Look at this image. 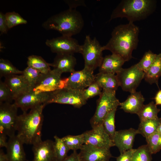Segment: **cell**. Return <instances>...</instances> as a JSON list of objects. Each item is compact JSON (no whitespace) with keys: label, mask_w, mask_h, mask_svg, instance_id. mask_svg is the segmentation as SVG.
Listing matches in <instances>:
<instances>
[{"label":"cell","mask_w":161,"mask_h":161,"mask_svg":"<svg viewBox=\"0 0 161 161\" xmlns=\"http://www.w3.org/2000/svg\"><path fill=\"white\" fill-rule=\"evenodd\" d=\"M61 75L53 69L47 74H43L33 90L36 93H49L64 88V82Z\"/></svg>","instance_id":"cell-11"},{"label":"cell","mask_w":161,"mask_h":161,"mask_svg":"<svg viewBox=\"0 0 161 161\" xmlns=\"http://www.w3.org/2000/svg\"><path fill=\"white\" fill-rule=\"evenodd\" d=\"M84 24L80 13L69 9L51 16L42 24L45 29L58 31L62 35L72 37L80 33Z\"/></svg>","instance_id":"cell-3"},{"label":"cell","mask_w":161,"mask_h":161,"mask_svg":"<svg viewBox=\"0 0 161 161\" xmlns=\"http://www.w3.org/2000/svg\"><path fill=\"white\" fill-rule=\"evenodd\" d=\"M117 108L110 112L104 119L102 124L106 133L111 139H113L116 131L115 125V117Z\"/></svg>","instance_id":"cell-31"},{"label":"cell","mask_w":161,"mask_h":161,"mask_svg":"<svg viewBox=\"0 0 161 161\" xmlns=\"http://www.w3.org/2000/svg\"><path fill=\"white\" fill-rule=\"evenodd\" d=\"M157 55L150 50L146 52L140 61L136 64L137 66L144 73L154 62Z\"/></svg>","instance_id":"cell-34"},{"label":"cell","mask_w":161,"mask_h":161,"mask_svg":"<svg viewBox=\"0 0 161 161\" xmlns=\"http://www.w3.org/2000/svg\"><path fill=\"white\" fill-rule=\"evenodd\" d=\"M79 154L81 161H109L112 157L110 148L84 144Z\"/></svg>","instance_id":"cell-15"},{"label":"cell","mask_w":161,"mask_h":161,"mask_svg":"<svg viewBox=\"0 0 161 161\" xmlns=\"http://www.w3.org/2000/svg\"><path fill=\"white\" fill-rule=\"evenodd\" d=\"M161 76V53L157 55L153 64L144 72L145 80L150 84L155 83L158 87V80Z\"/></svg>","instance_id":"cell-24"},{"label":"cell","mask_w":161,"mask_h":161,"mask_svg":"<svg viewBox=\"0 0 161 161\" xmlns=\"http://www.w3.org/2000/svg\"><path fill=\"white\" fill-rule=\"evenodd\" d=\"M49 94L50 92L36 93L31 90L17 97L14 103L18 108H21L23 112H27L29 109L41 104L47 105Z\"/></svg>","instance_id":"cell-14"},{"label":"cell","mask_w":161,"mask_h":161,"mask_svg":"<svg viewBox=\"0 0 161 161\" xmlns=\"http://www.w3.org/2000/svg\"><path fill=\"white\" fill-rule=\"evenodd\" d=\"M145 98L140 92L130 93L127 99L120 103V109L125 112L137 114L144 105Z\"/></svg>","instance_id":"cell-21"},{"label":"cell","mask_w":161,"mask_h":161,"mask_svg":"<svg viewBox=\"0 0 161 161\" xmlns=\"http://www.w3.org/2000/svg\"><path fill=\"white\" fill-rule=\"evenodd\" d=\"M157 131L161 135V123L159 126Z\"/></svg>","instance_id":"cell-46"},{"label":"cell","mask_w":161,"mask_h":161,"mask_svg":"<svg viewBox=\"0 0 161 161\" xmlns=\"http://www.w3.org/2000/svg\"><path fill=\"white\" fill-rule=\"evenodd\" d=\"M9 28L5 19V14L0 12V32L1 34L7 33Z\"/></svg>","instance_id":"cell-40"},{"label":"cell","mask_w":161,"mask_h":161,"mask_svg":"<svg viewBox=\"0 0 161 161\" xmlns=\"http://www.w3.org/2000/svg\"><path fill=\"white\" fill-rule=\"evenodd\" d=\"M14 100L12 93L6 83L0 81V103H11Z\"/></svg>","instance_id":"cell-38"},{"label":"cell","mask_w":161,"mask_h":161,"mask_svg":"<svg viewBox=\"0 0 161 161\" xmlns=\"http://www.w3.org/2000/svg\"><path fill=\"white\" fill-rule=\"evenodd\" d=\"M139 33V27L133 22L118 25L112 32L108 42L103 46V50H109L125 62L129 61L132 58L133 51L137 46Z\"/></svg>","instance_id":"cell-1"},{"label":"cell","mask_w":161,"mask_h":161,"mask_svg":"<svg viewBox=\"0 0 161 161\" xmlns=\"http://www.w3.org/2000/svg\"><path fill=\"white\" fill-rule=\"evenodd\" d=\"M152 154L147 144L141 145L136 149L131 161H151Z\"/></svg>","instance_id":"cell-33"},{"label":"cell","mask_w":161,"mask_h":161,"mask_svg":"<svg viewBox=\"0 0 161 161\" xmlns=\"http://www.w3.org/2000/svg\"><path fill=\"white\" fill-rule=\"evenodd\" d=\"M156 2L153 0H122L113 10L109 21L124 18L133 22L143 19L154 10Z\"/></svg>","instance_id":"cell-4"},{"label":"cell","mask_w":161,"mask_h":161,"mask_svg":"<svg viewBox=\"0 0 161 161\" xmlns=\"http://www.w3.org/2000/svg\"><path fill=\"white\" fill-rule=\"evenodd\" d=\"M63 161H81L79 153L76 151H74L70 155L67 156Z\"/></svg>","instance_id":"cell-42"},{"label":"cell","mask_w":161,"mask_h":161,"mask_svg":"<svg viewBox=\"0 0 161 161\" xmlns=\"http://www.w3.org/2000/svg\"><path fill=\"white\" fill-rule=\"evenodd\" d=\"M160 111V109L157 108V105L151 101L144 105L137 115L141 122L158 118V114Z\"/></svg>","instance_id":"cell-27"},{"label":"cell","mask_w":161,"mask_h":161,"mask_svg":"<svg viewBox=\"0 0 161 161\" xmlns=\"http://www.w3.org/2000/svg\"><path fill=\"white\" fill-rule=\"evenodd\" d=\"M0 161H9L7 154H5L2 149L0 150Z\"/></svg>","instance_id":"cell-45"},{"label":"cell","mask_w":161,"mask_h":161,"mask_svg":"<svg viewBox=\"0 0 161 161\" xmlns=\"http://www.w3.org/2000/svg\"><path fill=\"white\" fill-rule=\"evenodd\" d=\"M103 46L95 37L92 39L89 35H86L80 53L84 60V68L94 72L99 67L103 58Z\"/></svg>","instance_id":"cell-5"},{"label":"cell","mask_w":161,"mask_h":161,"mask_svg":"<svg viewBox=\"0 0 161 161\" xmlns=\"http://www.w3.org/2000/svg\"><path fill=\"white\" fill-rule=\"evenodd\" d=\"M23 144L17 135L9 137L6 148L9 161H25Z\"/></svg>","instance_id":"cell-19"},{"label":"cell","mask_w":161,"mask_h":161,"mask_svg":"<svg viewBox=\"0 0 161 161\" xmlns=\"http://www.w3.org/2000/svg\"><path fill=\"white\" fill-rule=\"evenodd\" d=\"M27 64L28 66L42 74H47L51 70L49 63L40 56L35 55L29 56L27 58Z\"/></svg>","instance_id":"cell-26"},{"label":"cell","mask_w":161,"mask_h":161,"mask_svg":"<svg viewBox=\"0 0 161 161\" xmlns=\"http://www.w3.org/2000/svg\"><path fill=\"white\" fill-rule=\"evenodd\" d=\"M150 150L152 154H156L161 149V135L157 131L145 139Z\"/></svg>","instance_id":"cell-36"},{"label":"cell","mask_w":161,"mask_h":161,"mask_svg":"<svg viewBox=\"0 0 161 161\" xmlns=\"http://www.w3.org/2000/svg\"><path fill=\"white\" fill-rule=\"evenodd\" d=\"M144 73L136 64L127 68H122L116 75L120 86L124 91L130 93L136 89L144 78Z\"/></svg>","instance_id":"cell-9"},{"label":"cell","mask_w":161,"mask_h":161,"mask_svg":"<svg viewBox=\"0 0 161 161\" xmlns=\"http://www.w3.org/2000/svg\"><path fill=\"white\" fill-rule=\"evenodd\" d=\"M62 139L69 150L76 151L80 149L84 144V136L83 133L76 135H67Z\"/></svg>","instance_id":"cell-29"},{"label":"cell","mask_w":161,"mask_h":161,"mask_svg":"<svg viewBox=\"0 0 161 161\" xmlns=\"http://www.w3.org/2000/svg\"><path fill=\"white\" fill-rule=\"evenodd\" d=\"M93 72L85 68L71 73L68 78L64 79V88L82 91L95 81Z\"/></svg>","instance_id":"cell-12"},{"label":"cell","mask_w":161,"mask_h":161,"mask_svg":"<svg viewBox=\"0 0 161 161\" xmlns=\"http://www.w3.org/2000/svg\"><path fill=\"white\" fill-rule=\"evenodd\" d=\"M22 71L19 70L9 60L2 58L0 59V76L4 77L13 75H21Z\"/></svg>","instance_id":"cell-32"},{"label":"cell","mask_w":161,"mask_h":161,"mask_svg":"<svg viewBox=\"0 0 161 161\" xmlns=\"http://www.w3.org/2000/svg\"><path fill=\"white\" fill-rule=\"evenodd\" d=\"M161 123V118L159 117L140 122L137 129L138 134H141L146 139L157 131Z\"/></svg>","instance_id":"cell-25"},{"label":"cell","mask_w":161,"mask_h":161,"mask_svg":"<svg viewBox=\"0 0 161 161\" xmlns=\"http://www.w3.org/2000/svg\"><path fill=\"white\" fill-rule=\"evenodd\" d=\"M18 108L14 103H0V133L9 137L17 131Z\"/></svg>","instance_id":"cell-8"},{"label":"cell","mask_w":161,"mask_h":161,"mask_svg":"<svg viewBox=\"0 0 161 161\" xmlns=\"http://www.w3.org/2000/svg\"><path fill=\"white\" fill-rule=\"evenodd\" d=\"M7 135L3 133H0V148L4 147L6 148L7 144Z\"/></svg>","instance_id":"cell-43"},{"label":"cell","mask_w":161,"mask_h":161,"mask_svg":"<svg viewBox=\"0 0 161 161\" xmlns=\"http://www.w3.org/2000/svg\"><path fill=\"white\" fill-rule=\"evenodd\" d=\"M43 74L36 70L28 66L22 71L21 75L30 88L33 90Z\"/></svg>","instance_id":"cell-28"},{"label":"cell","mask_w":161,"mask_h":161,"mask_svg":"<svg viewBox=\"0 0 161 161\" xmlns=\"http://www.w3.org/2000/svg\"><path fill=\"white\" fill-rule=\"evenodd\" d=\"M102 90L100 86L95 81L87 88L83 90L82 93L84 98L87 101L89 99L96 96H100Z\"/></svg>","instance_id":"cell-37"},{"label":"cell","mask_w":161,"mask_h":161,"mask_svg":"<svg viewBox=\"0 0 161 161\" xmlns=\"http://www.w3.org/2000/svg\"><path fill=\"white\" fill-rule=\"evenodd\" d=\"M137 129L131 128L116 131L113 139L114 146L118 149L120 153L133 148Z\"/></svg>","instance_id":"cell-17"},{"label":"cell","mask_w":161,"mask_h":161,"mask_svg":"<svg viewBox=\"0 0 161 161\" xmlns=\"http://www.w3.org/2000/svg\"><path fill=\"white\" fill-rule=\"evenodd\" d=\"M86 102L83 97L82 91L65 88L50 92L47 104L57 103L68 104L80 108Z\"/></svg>","instance_id":"cell-7"},{"label":"cell","mask_w":161,"mask_h":161,"mask_svg":"<svg viewBox=\"0 0 161 161\" xmlns=\"http://www.w3.org/2000/svg\"><path fill=\"white\" fill-rule=\"evenodd\" d=\"M5 16L6 22L9 29L20 24L27 23L26 20L15 11L7 12L5 14Z\"/></svg>","instance_id":"cell-35"},{"label":"cell","mask_w":161,"mask_h":161,"mask_svg":"<svg viewBox=\"0 0 161 161\" xmlns=\"http://www.w3.org/2000/svg\"><path fill=\"white\" fill-rule=\"evenodd\" d=\"M120 102L116 96V91L103 90L97 101L95 112L90 122L92 128L102 124L107 115L120 106Z\"/></svg>","instance_id":"cell-6"},{"label":"cell","mask_w":161,"mask_h":161,"mask_svg":"<svg viewBox=\"0 0 161 161\" xmlns=\"http://www.w3.org/2000/svg\"><path fill=\"white\" fill-rule=\"evenodd\" d=\"M125 62L120 56L112 54L103 57L101 64L99 67L100 72L115 74L122 68Z\"/></svg>","instance_id":"cell-22"},{"label":"cell","mask_w":161,"mask_h":161,"mask_svg":"<svg viewBox=\"0 0 161 161\" xmlns=\"http://www.w3.org/2000/svg\"><path fill=\"white\" fill-rule=\"evenodd\" d=\"M136 149L132 148L120 153L116 158V161H131L133 153Z\"/></svg>","instance_id":"cell-39"},{"label":"cell","mask_w":161,"mask_h":161,"mask_svg":"<svg viewBox=\"0 0 161 161\" xmlns=\"http://www.w3.org/2000/svg\"><path fill=\"white\" fill-rule=\"evenodd\" d=\"M46 45L51 52L57 54L80 53L81 45L78 41L72 37L62 35L50 39H47Z\"/></svg>","instance_id":"cell-10"},{"label":"cell","mask_w":161,"mask_h":161,"mask_svg":"<svg viewBox=\"0 0 161 161\" xmlns=\"http://www.w3.org/2000/svg\"><path fill=\"white\" fill-rule=\"evenodd\" d=\"M54 138V148L57 161H63L68 156L70 150L62 138L55 135Z\"/></svg>","instance_id":"cell-30"},{"label":"cell","mask_w":161,"mask_h":161,"mask_svg":"<svg viewBox=\"0 0 161 161\" xmlns=\"http://www.w3.org/2000/svg\"><path fill=\"white\" fill-rule=\"evenodd\" d=\"M32 161H57L54 148V142L47 140L33 145Z\"/></svg>","instance_id":"cell-16"},{"label":"cell","mask_w":161,"mask_h":161,"mask_svg":"<svg viewBox=\"0 0 161 161\" xmlns=\"http://www.w3.org/2000/svg\"><path fill=\"white\" fill-rule=\"evenodd\" d=\"M5 78L4 82L10 89L14 100L22 94L32 90L21 75H11Z\"/></svg>","instance_id":"cell-18"},{"label":"cell","mask_w":161,"mask_h":161,"mask_svg":"<svg viewBox=\"0 0 161 161\" xmlns=\"http://www.w3.org/2000/svg\"><path fill=\"white\" fill-rule=\"evenodd\" d=\"M65 2L68 4L69 9H74L79 6H85L86 5L83 0H65Z\"/></svg>","instance_id":"cell-41"},{"label":"cell","mask_w":161,"mask_h":161,"mask_svg":"<svg viewBox=\"0 0 161 161\" xmlns=\"http://www.w3.org/2000/svg\"><path fill=\"white\" fill-rule=\"evenodd\" d=\"M154 99L156 105H161V90H159L157 92Z\"/></svg>","instance_id":"cell-44"},{"label":"cell","mask_w":161,"mask_h":161,"mask_svg":"<svg viewBox=\"0 0 161 161\" xmlns=\"http://www.w3.org/2000/svg\"><path fill=\"white\" fill-rule=\"evenodd\" d=\"M95 76V81L103 90L116 92L119 86L115 74L99 72Z\"/></svg>","instance_id":"cell-23"},{"label":"cell","mask_w":161,"mask_h":161,"mask_svg":"<svg viewBox=\"0 0 161 161\" xmlns=\"http://www.w3.org/2000/svg\"><path fill=\"white\" fill-rule=\"evenodd\" d=\"M76 64V60L73 55L60 54H57L53 62L49 63V65L53 69L62 74L74 72Z\"/></svg>","instance_id":"cell-20"},{"label":"cell","mask_w":161,"mask_h":161,"mask_svg":"<svg viewBox=\"0 0 161 161\" xmlns=\"http://www.w3.org/2000/svg\"><path fill=\"white\" fill-rule=\"evenodd\" d=\"M44 103L31 109L27 113L18 116L17 135L24 144L33 145L42 141V128L44 120Z\"/></svg>","instance_id":"cell-2"},{"label":"cell","mask_w":161,"mask_h":161,"mask_svg":"<svg viewBox=\"0 0 161 161\" xmlns=\"http://www.w3.org/2000/svg\"><path fill=\"white\" fill-rule=\"evenodd\" d=\"M83 133L84 136V144L109 148L114 146L113 140L105 131L102 124Z\"/></svg>","instance_id":"cell-13"}]
</instances>
